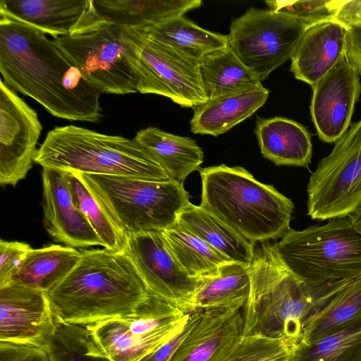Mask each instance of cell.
<instances>
[{
	"label": "cell",
	"mask_w": 361,
	"mask_h": 361,
	"mask_svg": "<svg viewBox=\"0 0 361 361\" xmlns=\"http://www.w3.org/2000/svg\"><path fill=\"white\" fill-rule=\"evenodd\" d=\"M0 73L13 90L53 116L97 123L101 92L55 41L41 30L0 13Z\"/></svg>",
	"instance_id": "6da1fadb"
},
{
	"label": "cell",
	"mask_w": 361,
	"mask_h": 361,
	"mask_svg": "<svg viewBox=\"0 0 361 361\" xmlns=\"http://www.w3.org/2000/svg\"><path fill=\"white\" fill-rule=\"evenodd\" d=\"M249 273L243 335L283 338L295 343L307 321L353 281L310 285L283 263L269 240L255 243Z\"/></svg>",
	"instance_id": "7a4b0ae2"
},
{
	"label": "cell",
	"mask_w": 361,
	"mask_h": 361,
	"mask_svg": "<svg viewBox=\"0 0 361 361\" xmlns=\"http://www.w3.org/2000/svg\"><path fill=\"white\" fill-rule=\"evenodd\" d=\"M60 322L86 326L131 314L148 290L124 252H81L68 275L47 293Z\"/></svg>",
	"instance_id": "3957f363"
},
{
	"label": "cell",
	"mask_w": 361,
	"mask_h": 361,
	"mask_svg": "<svg viewBox=\"0 0 361 361\" xmlns=\"http://www.w3.org/2000/svg\"><path fill=\"white\" fill-rule=\"evenodd\" d=\"M204 209L255 244L281 238L290 228L292 200L241 166L199 169Z\"/></svg>",
	"instance_id": "277c9868"
},
{
	"label": "cell",
	"mask_w": 361,
	"mask_h": 361,
	"mask_svg": "<svg viewBox=\"0 0 361 361\" xmlns=\"http://www.w3.org/2000/svg\"><path fill=\"white\" fill-rule=\"evenodd\" d=\"M34 162L65 173L169 180L157 159L135 138L69 125L49 130Z\"/></svg>",
	"instance_id": "5b68a950"
},
{
	"label": "cell",
	"mask_w": 361,
	"mask_h": 361,
	"mask_svg": "<svg viewBox=\"0 0 361 361\" xmlns=\"http://www.w3.org/2000/svg\"><path fill=\"white\" fill-rule=\"evenodd\" d=\"M75 173L126 238L161 231L177 221L190 203L183 184L126 176Z\"/></svg>",
	"instance_id": "8992f818"
},
{
	"label": "cell",
	"mask_w": 361,
	"mask_h": 361,
	"mask_svg": "<svg viewBox=\"0 0 361 361\" xmlns=\"http://www.w3.org/2000/svg\"><path fill=\"white\" fill-rule=\"evenodd\" d=\"M272 247L283 263L310 285L361 276V233L348 217L301 231L290 228Z\"/></svg>",
	"instance_id": "52a82bcc"
},
{
	"label": "cell",
	"mask_w": 361,
	"mask_h": 361,
	"mask_svg": "<svg viewBox=\"0 0 361 361\" xmlns=\"http://www.w3.org/2000/svg\"><path fill=\"white\" fill-rule=\"evenodd\" d=\"M54 40L101 93L139 92L138 76L128 59L122 27L99 16L92 0L73 30Z\"/></svg>",
	"instance_id": "ba28073f"
},
{
	"label": "cell",
	"mask_w": 361,
	"mask_h": 361,
	"mask_svg": "<svg viewBox=\"0 0 361 361\" xmlns=\"http://www.w3.org/2000/svg\"><path fill=\"white\" fill-rule=\"evenodd\" d=\"M122 35L138 76L140 93L161 95L182 107L192 109L209 100L199 61L135 28L122 27Z\"/></svg>",
	"instance_id": "9c48e42d"
},
{
	"label": "cell",
	"mask_w": 361,
	"mask_h": 361,
	"mask_svg": "<svg viewBox=\"0 0 361 361\" xmlns=\"http://www.w3.org/2000/svg\"><path fill=\"white\" fill-rule=\"evenodd\" d=\"M307 194V214L312 220L348 217L361 209V119L319 161Z\"/></svg>",
	"instance_id": "30bf717a"
},
{
	"label": "cell",
	"mask_w": 361,
	"mask_h": 361,
	"mask_svg": "<svg viewBox=\"0 0 361 361\" xmlns=\"http://www.w3.org/2000/svg\"><path fill=\"white\" fill-rule=\"evenodd\" d=\"M308 27L300 19L270 9L250 8L232 20L228 46L262 82L291 59Z\"/></svg>",
	"instance_id": "8fae6325"
},
{
	"label": "cell",
	"mask_w": 361,
	"mask_h": 361,
	"mask_svg": "<svg viewBox=\"0 0 361 361\" xmlns=\"http://www.w3.org/2000/svg\"><path fill=\"white\" fill-rule=\"evenodd\" d=\"M124 251L148 291L184 312L203 279L192 278L183 269L161 231H145L128 236Z\"/></svg>",
	"instance_id": "7c38bea8"
},
{
	"label": "cell",
	"mask_w": 361,
	"mask_h": 361,
	"mask_svg": "<svg viewBox=\"0 0 361 361\" xmlns=\"http://www.w3.org/2000/svg\"><path fill=\"white\" fill-rule=\"evenodd\" d=\"M42 130L36 111L0 80V184L15 186L35 163Z\"/></svg>",
	"instance_id": "4fadbf2b"
},
{
	"label": "cell",
	"mask_w": 361,
	"mask_h": 361,
	"mask_svg": "<svg viewBox=\"0 0 361 361\" xmlns=\"http://www.w3.org/2000/svg\"><path fill=\"white\" fill-rule=\"evenodd\" d=\"M359 76L345 53L312 87L310 115L324 142L335 143L350 126L361 94Z\"/></svg>",
	"instance_id": "5bb4252c"
},
{
	"label": "cell",
	"mask_w": 361,
	"mask_h": 361,
	"mask_svg": "<svg viewBox=\"0 0 361 361\" xmlns=\"http://www.w3.org/2000/svg\"><path fill=\"white\" fill-rule=\"evenodd\" d=\"M57 322L46 292L11 283L0 286V341L46 348Z\"/></svg>",
	"instance_id": "9a60e30c"
},
{
	"label": "cell",
	"mask_w": 361,
	"mask_h": 361,
	"mask_svg": "<svg viewBox=\"0 0 361 361\" xmlns=\"http://www.w3.org/2000/svg\"><path fill=\"white\" fill-rule=\"evenodd\" d=\"M43 223L58 243L72 247L102 245L72 195L68 173L42 168Z\"/></svg>",
	"instance_id": "2e32d148"
},
{
	"label": "cell",
	"mask_w": 361,
	"mask_h": 361,
	"mask_svg": "<svg viewBox=\"0 0 361 361\" xmlns=\"http://www.w3.org/2000/svg\"><path fill=\"white\" fill-rule=\"evenodd\" d=\"M243 308L206 310L169 361H221L243 335Z\"/></svg>",
	"instance_id": "e0dca14e"
},
{
	"label": "cell",
	"mask_w": 361,
	"mask_h": 361,
	"mask_svg": "<svg viewBox=\"0 0 361 361\" xmlns=\"http://www.w3.org/2000/svg\"><path fill=\"white\" fill-rule=\"evenodd\" d=\"M347 31L334 20L309 26L290 59L295 78L312 87L345 53Z\"/></svg>",
	"instance_id": "ac0fdd59"
},
{
	"label": "cell",
	"mask_w": 361,
	"mask_h": 361,
	"mask_svg": "<svg viewBox=\"0 0 361 361\" xmlns=\"http://www.w3.org/2000/svg\"><path fill=\"white\" fill-rule=\"evenodd\" d=\"M190 317V312L186 313L183 318L147 336L133 335L119 317L86 326L108 361H140L178 334Z\"/></svg>",
	"instance_id": "d6986e66"
},
{
	"label": "cell",
	"mask_w": 361,
	"mask_h": 361,
	"mask_svg": "<svg viewBox=\"0 0 361 361\" xmlns=\"http://www.w3.org/2000/svg\"><path fill=\"white\" fill-rule=\"evenodd\" d=\"M269 94L262 83L250 88L220 96L195 107L190 121L195 134L214 137L231 130L262 107Z\"/></svg>",
	"instance_id": "ffe728a7"
},
{
	"label": "cell",
	"mask_w": 361,
	"mask_h": 361,
	"mask_svg": "<svg viewBox=\"0 0 361 361\" xmlns=\"http://www.w3.org/2000/svg\"><path fill=\"white\" fill-rule=\"evenodd\" d=\"M255 133L262 156L276 166L308 167L312 135L302 124L287 118L258 117Z\"/></svg>",
	"instance_id": "44dd1931"
},
{
	"label": "cell",
	"mask_w": 361,
	"mask_h": 361,
	"mask_svg": "<svg viewBox=\"0 0 361 361\" xmlns=\"http://www.w3.org/2000/svg\"><path fill=\"white\" fill-rule=\"evenodd\" d=\"M90 6V0H0V13L56 39L69 34Z\"/></svg>",
	"instance_id": "7402d4cb"
},
{
	"label": "cell",
	"mask_w": 361,
	"mask_h": 361,
	"mask_svg": "<svg viewBox=\"0 0 361 361\" xmlns=\"http://www.w3.org/2000/svg\"><path fill=\"white\" fill-rule=\"evenodd\" d=\"M160 164L170 180L183 184L192 172L200 169L204 153L195 140L147 127L134 137Z\"/></svg>",
	"instance_id": "603a6c76"
},
{
	"label": "cell",
	"mask_w": 361,
	"mask_h": 361,
	"mask_svg": "<svg viewBox=\"0 0 361 361\" xmlns=\"http://www.w3.org/2000/svg\"><path fill=\"white\" fill-rule=\"evenodd\" d=\"M97 13L121 27L143 28L184 16L202 6L201 0H92Z\"/></svg>",
	"instance_id": "cb8c5ba5"
},
{
	"label": "cell",
	"mask_w": 361,
	"mask_h": 361,
	"mask_svg": "<svg viewBox=\"0 0 361 361\" xmlns=\"http://www.w3.org/2000/svg\"><path fill=\"white\" fill-rule=\"evenodd\" d=\"M80 257L81 252L66 245L52 244L32 249L7 283L47 293L68 275Z\"/></svg>",
	"instance_id": "d4e9b609"
},
{
	"label": "cell",
	"mask_w": 361,
	"mask_h": 361,
	"mask_svg": "<svg viewBox=\"0 0 361 361\" xmlns=\"http://www.w3.org/2000/svg\"><path fill=\"white\" fill-rule=\"evenodd\" d=\"M250 291L249 267L235 262L221 267L218 276L203 279L184 312L226 307L243 308Z\"/></svg>",
	"instance_id": "484cf974"
},
{
	"label": "cell",
	"mask_w": 361,
	"mask_h": 361,
	"mask_svg": "<svg viewBox=\"0 0 361 361\" xmlns=\"http://www.w3.org/2000/svg\"><path fill=\"white\" fill-rule=\"evenodd\" d=\"M177 221L233 262L250 267L254 243L246 240L200 205L191 202L180 213Z\"/></svg>",
	"instance_id": "4316f807"
},
{
	"label": "cell",
	"mask_w": 361,
	"mask_h": 361,
	"mask_svg": "<svg viewBox=\"0 0 361 361\" xmlns=\"http://www.w3.org/2000/svg\"><path fill=\"white\" fill-rule=\"evenodd\" d=\"M137 30L197 61L212 51L228 46V35L202 28L184 16L171 18Z\"/></svg>",
	"instance_id": "83f0119b"
},
{
	"label": "cell",
	"mask_w": 361,
	"mask_h": 361,
	"mask_svg": "<svg viewBox=\"0 0 361 361\" xmlns=\"http://www.w3.org/2000/svg\"><path fill=\"white\" fill-rule=\"evenodd\" d=\"M161 233L178 264L192 278L215 277L222 266L233 262L178 221Z\"/></svg>",
	"instance_id": "f1b7e54d"
},
{
	"label": "cell",
	"mask_w": 361,
	"mask_h": 361,
	"mask_svg": "<svg viewBox=\"0 0 361 361\" xmlns=\"http://www.w3.org/2000/svg\"><path fill=\"white\" fill-rule=\"evenodd\" d=\"M202 81L209 99L232 94L262 83L230 48L212 51L200 61Z\"/></svg>",
	"instance_id": "f546056e"
},
{
	"label": "cell",
	"mask_w": 361,
	"mask_h": 361,
	"mask_svg": "<svg viewBox=\"0 0 361 361\" xmlns=\"http://www.w3.org/2000/svg\"><path fill=\"white\" fill-rule=\"evenodd\" d=\"M289 361H361V317L309 342H298Z\"/></svg>",
	"instance_id": "4dcf8cb0"
},
{
	"label": "cell",
	"mask_w": 361,
	"mask_h": 361,
	"mask_svg": "<svg viewBox=\"0 0 361 361\" xmlns=\"http://www.w3.org/2000/svg\"><path fill=\"white\" fill-rule=\"evenodd\" d=\"M360 317L361 276L350 281L307 321L300 341H314Z\"/></svg>",
	"instance_id": "1f68e13d"
},
{
	"label": "cell",
	"mask_w": 361,
	"mask_h": 361,
	"mask_svg": "<svg viewBox=\"0 0 361 361\" xmlns=\"http://www.w3.org/2000/svg\"><path fill=\"white\" fill-rule=\"evenodd\" d=\"M47 348L51 361H108L102 355L86 326L58 321Z\"/></svg>",
	"instance_id": "d6a6232c"
},
{
	"label": "cell",
	"mask_w": 361,
	"mask_h": 361,
	"mask_svg": "<svg viewBox=\"0 0 361 361\" xmlns=\"http://www.w3.org/2000/svg\"><path fill=\"white\" fill-rule=\"evenodd\" d=\"M73 197L87 219L104 248L124 252L126 238L114 226L105 212L83 183L73 173H68Z\"/></svg>",
	"instance_id": "836d02e7"
},
{
	"label": "cell",
	"mask_w": 361,
	"mask_h": 361,
	"mask_svg": "<svg viewBox=\"0 0 361 361\" xmlns=\"http://www.w3.org/2000/svg\"><path fill=\"white\" fill-rule=\"evenodd\" d=\"M185 314L149 292L147 298L131 314L119 318L133 335L147 336L183 318Z\"/></svg>",
	"instance_id": "e575fe53"
},
{
	"label": "cell",
	"mask_w": 361,
	"mask_h": 361,
	"mask_svg": "<svg viewBox=\"0 0 361 361\" xmlns=\"http://www.w3.org/2000/svg\"><path fill=\"white\" fill-rule=\"evenodd\" d=\"M296 344L283 338L243 335L221 361H289Z\"/></svg>",
	"instance_id": "d590c367"
},
{
	"label": "cell",
	"mask_w": 361,
	"mask_h": 361,
	"mask_svg": "<svg viewBox=\"0 0 361 361\" xmlns=\"http://www.w3.org/2000/svg\"><path fill=\"white\" fill-rule=\"evenodd\" d=\"M269 9L305 22L309 26L334 20L339 0L266 1Z\"/></svg>",
	"instance_id": "8d00e7d4"
},
{
	"label": "cell",
	"mask_w": 361,
	"mask_h": 361,
	"mask_svg": "<svg viewBox=\"0 0 361 361\" xmlns=\"http://www.w3.org/2000/svg\"><path fill=\"white\" fill-rule=\"evenodd\" d=\"M32 250L24 242L0 240V286L8 283Z\"/></svg>",
	"instance_id": "74e56055"
},
{
	"label": "cell",
	"mask_w": 361,
	"mask_h": 361,
	"mask_svg": "<svg viewBox=\"0 0 361 361\" xmlns=\"http://www.w3.org/2000/svg\"><path fill=\"white\" fill-rule=\"evenodd\" d=\"M0 361H51L47 348L0 341Z\"/></svg>",
	"instance_id": "f35d334b"
},
{
	"label": "cell",
	"mask_w": 361,
	"mask_h": 361,
	"mask_svg": "<svg viewBox=\"0 0 361 361\" xmlns=\"http://www.w3.org/2000/svg\"><path fill=\"white\" fill-rule=\"evenodd\" d=\"M203 310L190 312V317L183 329L140 361H169L183 341L200 319Z\"/></svg>",
	"instance_id": "ab89813d"
},
{
	"label": "cell",
	"mask_w": 361,
	"mask_h": 361,
	"mask_svg": "<svg viewBox=\"0 0 361 361\" xmlns=\"http://www.w3.org/2000/svg\"><path fill=\"white\" fill-rule=\"evenodd\" d=\"M334 20L347 29L361 26V0H339Z\"/></svg>",
	"instance_id": "60d3db41"
},
{
	"label": "cell",
	"mask_w": 361,
	"mask_h": 361,
	"mask_svg": "<svg viewBox=\"0 0 361 361\" xmlns=\"http://www.w3.org/2000/svg\"><path fill=\"white\" fill-rule=\"evenodd\" d=\"M345 56L359 75H361V26L348 28Z\"/></svg>",
	"instance_id": "b9f144b4"
},
{
	"label": "cell",
	"mask_w": 361,
	"mask_h": 361,
	"mask_svg": "<svg viewBox=\"0 0 361 361\" xmlns=\"http://www.w3.org/2000/svg\"><path fill=\"white\" fill-rule=\"evenodd\" d=\"M355 228L361 233V209L348 216Z\"/></svg>",
	"instance_id": "7bdbcfd3"
}]
</instances>
